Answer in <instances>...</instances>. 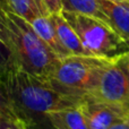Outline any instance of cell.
Returning a JSON list of instances; mask_svg holds the SVG:
<instances>
[{"label": "cell", "mask_w": 129, "mask_h": 129, "mask_svg": "<svg viewBox=\"0 0 129 129\" xmlns=\"http://www.w3.org/2000/svg\"><path fill=\"white\" fill-rule=\"evenodd\" d=\"M4 84L14 112L27 129H35L44 122L50 125L48 113L77 108L83 103L57 91L48 79L20 69L15 71Z\"/></svg>", "instance_id": "obj_1"}, {"label": "cell", "mask_w": 129, "mask_h": 129, "mask_svg": "<svg viewBox=\"0 0 129 129\" xmlns=\"http://www.w3.org/2000/svg\"><path fill=\"white\" fill-rule=\"evenodd\" d=\"M0 33L9 45L20 70L49 79L61 60L24 18L0 2Z\"/></svg>", "instance_id": "obj_2"}, {"label": "cell", "mask_w": 129, "mask_h": 129, "mask_svg": "<svg viewBox=\"0 0 129 129\" xmlns=\"http://www.w3.org/2000/svg\"><path fill=\"white\" fill-rule=\"evenodd\" d=\"M61 13L91 56L117 61L129 52V42L123 40L107 23L82 14Z\"/></svg>", "instance_id": "obj_3"}, {"label": "cell", "mask_w": 129, "mask_h": 129, "mask_svg": "<svg viewBox=\"0 0 129 129\" xmlns=\"http://www.w3.org/2000/svg\"><path fill=\"white\" fill-rule=\"evenodd\" d=\"M105 59L92 56H68L59 61L49 82L57 91L84 102L96 85Z\"/></svg>", "instance_id": "obj_4"}, {"label": "cell", "mask_w": 129, "mask_h": 129, "mask_svg": "<svg viewBox=\"0 0 129 129\" xmlns=\"http://www.w3.org/2000/svg\"><path fill=\"white\" fill-rule=\"evenodd\" d=\"M87 100L104 103L129 114V75L118 60H105Z\"/></svg>", "instance_id": "obj_5"}, {"label": "cell", "mask_w": 129, "mask_h": 129, "mask_svg": "<svg viewBox=\"0 0 129 129\" xmlns=\"http://www.w3.org/2000/svg\"><path fill=\"white\" fill-rule=\"evenodd\" d=\"M88 129H109L112 125L123 119L128 114L104 103L94 100H85L79 105Z\"/></svg>", "instance_id": "obj_6"}, {"label": "cell", "mask_w": 129, "mask_h": 129, "mask_svg": "<svg viewBox=\"0 0 129 129\" xmlns=\"http://www.w3.org/2000/svg\"><path fill=\"white\" fill-rule=\"evenodd\" d=\"M109 18L110 26L129 42V0H96Z\"/></svg>", "instance_id": "obj_7"}, {"label": "cell", "mask_w": 129, "mask_h": 129, "mask_svg": "<svg viewBox=\"0 0 129 129\" xmlns=\"http://www.w3.org/2000/svg\"><path fill=\"white\" fill-rule=\"evenodd\" d=\"M50 17H51L53 26L56 28L59 41L63 45L64 49L69 52V54L71 56H91L88 51L84 48L83 43L80 42L75 29L70 26V24L63 17L62 13L51 14Z\"/></svg>", "instance_id": "obj_8"}, {"label": "cell", "mask_w": 129, "mask_h": 129, "mask_svg": "<svg viewBox=\"0 0 129 129\" xmlns=\"http://www.w3.org/2000/svg\"><path fill=\"white\" fill-rule=\"evenodd\" d=\"M27 23H29V25L33 27V29L36 32V34L49 45L50 49L60 59L71 56L63 48V45L61 44L60 41H59V38L57 35L56 28L53 26V23H52L50 15L39 16V17L33 18V19H31Z\"/></svg>", "instance_id": "obj_9"}, {"label": "cell", "mask_w": 129, "mask_h": 129, "mask_svg": "<svg viewBox=\"0 0 129 129\" xmlns=\"http://www.w3.org/2000/svg\"><path fill=\"white\" fill-rule=\"evenodd\" d=\"M47 118L53 129H88L79 107L50 112Z\"/></svg>", "instance_id": "obj_10"}, {"label": "cell", "mask_w": 129, "mask_h": 129, "mask_svg": "<svg viewBox=\"0 0 129 129\" xmlns=\"http://www.w3.org/2000/svg\"><path fill=\"white\" fill-rule=\"evenodd\" d=\"M0 2L6 9L20 16L26 22L39 16L51 15L42 0H0Z\"/></svg>", "instance_id": "obj_11"}, {"label": "cell", "mask_w": 129, "mask_h": 129, "mask_svg": "<svg viewBox=\"0 0 129 129\" xmlns=\"http://www.w3.org/2000/svg\"><path fill=\"white\" fill-rule=\"evenodd\" d=\"M61 5H62V11L91 16L110 25L109 18L103 13L96 0H61Z\"/></svg>", "instance_id": "obj_12"}, {"label": "cell", "mask_w": 129, "mask_h": 129, "mask_svg": "<svg viewBox=\"0 0 129 129\" xmlns=\"http://www.w3.org/2000/svg\"><path fill=\"white\" fill-rule=\"evenodd\" d=\"M19 70L9 45L0 33V80L5 83L15 71Z\"/></svg>", "instance_id": "obj_13"}, {"label": "cell", "mask_w": 129, "mask_h": 129, "mask_svg": "<svg viewBox=\"0 0 129 129\" xmlns=\"http://www.w3.org/2000/svg\"><path fill=\"white\" fill-rule=\"evenodd\" d=\"M0 129H26V126L9 108L0 112Z\"/></svg>", "instance_id": "obj_14"}, {"label": "cell", "mask_w": 129, "mask_h": 129, "mask_svg": "<svg viewBox=\"0 0 129 129\" xmlns=\"http://www.w3.org/2000/svg\"><path fill=\"white\" fill-rule=\"evenodd\" d=\"M9 108H11V104H10V101H9L8 93H7L5 84L0 80V112L5 109H9Z\"/></svg>", "instance_id": "obj_15"}, {"label": "cell", "mask_w": 129, "mask_h": 129, "mask_svg": "<svg viewBox=\"0 0 129 129\" xmlns=\"http://www.w3.org/2000/svg\"><path fill=\"white\" fill-rule=\"evenodd\" d=\"M50 14H57L62 11L61 0H42Z\"/></svg>", "instance_id": "obj_16"}, {"label": "cell", "mask_w": 129, "mask_h": 129, "mask_svg": "<svg viewBox=\"0 0 129 129\" xmlns=\"http://www.w3.org/2000/svg\"><path fill=\"white\" fill-rule=\"evenodd\" d=\"M109 129H129V122L127 121V119H123V120H120L114 125H112Z\"/></svg>", "instance_id": "obj_17"}, {"label": "cell", "mask_w": 129, "mask_h": 129, "mask_svg": "<svg viewBox=\"0 0 129 129\" xmlns=\"http://www.w3.org/2000/svg\"><path fill=\"white\" fill-rule=\"evenodd\" d=\"M118 62L125 68V70L127 71L128 75H129V52L127 54H125L123 57H121V58L118 60Z\"/></svg>", "instance_id": "obj_18"}, {"label": "cell", "mask_w": 129, "mask_h": 129, "mask_svg": "<svg viewBox=\"0 0 129 129\" xmlns=\"http://www.w3.org/2000/svg\"><path fill=\"white\" fill-rule=\"evenodd\" d=\"M127 121L129 122V114H128V117H127Z\"/></svg>", "instance_id": "obj_19"}, {"label": "cell", "mask_w": 129, "mask_h": 129, "mask_svg": "<svg viewBox=\"0 0 129 129\" xmlns=\"http://www.w3.org/2000/svg\"><path fill=\"white\" fill-rule=\"evenodd\" d=\"M26 129H27V128H26Z\"/></svg>", "instance_id": "obj_20"}]
</instances>
